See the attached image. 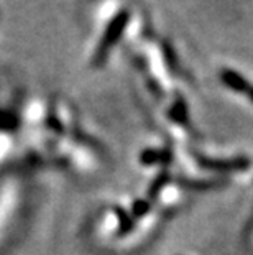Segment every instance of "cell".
<instances>
[{"label": "cell", "instance_id": "obj_2", "mask_svg": "<svg viewBox=\"0 0 253 255\" xmlns=\"http://www.w3.org/2000/svg\"><path fill=\"white\" fill-rule=\"evenodd\" d=\"M220 81L235 92H242L247 97L253 101V84L249 83L240 73L234 71V69H222L220 71Z\"/></svg>", "mask_w": 253, "mask_h": 255}, {"label": "cell", "instance_id": "obj_1", "mask_svg": "<svg viewBox=\"0 0 253 255\" xmlns=\"http://www.w3.org/2000/svg\"><path fill=\"white\" fill-rule=\"evenodd\" d=\"M128 21H130V12L128 10H122V12H118L112 21L107 26L104 36H102V40L99 43V48L97 51H95V56H94V63L97 64H102L107 59V55H109V51L117 45V41L120 40L123 31H125Z\"/></svg>", "mask_w": 253, "mask_h": 255}]
</instances>
